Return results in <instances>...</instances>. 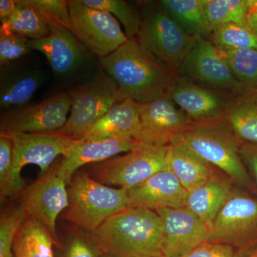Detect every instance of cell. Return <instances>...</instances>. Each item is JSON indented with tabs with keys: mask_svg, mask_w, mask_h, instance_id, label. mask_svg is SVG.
I'll use <instances>...</instances> for the list:
<instances>
[{
	"mask_svg": "<svg viewBox=\"0 0 257 257\" xmlns=\"http://www.w3.org/2000/svg\"><path fill=\"white\" fill-rule=\"evenodd\" d=\"M248 99H249L250 100L253 101V102L257 105V89H256V90H255L254 92L250 95L249 98H248Z\"/></svg>",
	"mask_w": 257,
	"mask_h": 257,
	"instance_id": "obj_41",
	"label": "cell"
},
{
	"mask_svg": "<svg viewBox=\"0 0 257 257\" xmlns=\"http://www.w3.org/2000/svg\"><path fill=\"white\" fill-rule=\"evenodd\" d=\"M43 82L37 72L15 74L1 82L0 107L14 109L28 103Z\"/></svg>",
	"mask_w": 257,
	"mask_h": 257,
	"instance_id": "obj_25",
	"label": "cell"
},
{
	"mask_svg": "<svg viewBox=\"0 0 257 257\" xmlns=\"http://www.w3.org/2000/svg\"><path fill=\"white\" fill-rule=\"evenodd\" d=\"M68 2L71 32L99 59L110 55L128 41L113 15L88 7L82 0Z\"/></svg>",
	"mask_w": 257,
	"mask_h": 257,
	"instance_id": "obj_10",
	"label": "cell"
},
{
	"mask_svg": "<svg viewBox=\"0 0 257 257\" xmlns=\"http://www.w3.org/2000/svg\"><path fill=\"white\" fill-rule=\"evenodd\" d=\"M1 27L30 40L45 38L50 33L46 20L29 0H18L14 15Z\"/></svg>",
	"mask_w": 257,
	"mask_h": 257,
	"instance_id": "obj_26",
	"label": "cell"
},
{
	"mask_svg": "<svg viewBox=\"0 0 257 257\" xmlns=\"http://www.w3.org/2000/svg\"><path fill=\"white\" fill-rule=\"evenodd\" d=\"M21 206L8 209L0 219V257H14L13 246L20 226L28 217Z\"/></svg>",
	"mask_w": 257,
	"mask_h": 257,
	"instance_id": "obj_33",
	"label": "cell"
},
{
	"mask_svg": "<svg viewBox=\"0 0 257 257\" xmlns=\"http://www.w3.org/2000/svg\"><path fill=\"white\" fill-rule=\"evenodd\" d=\"M140 141L158 146H168L194 124L168 96L140 102Z\"/></svg>",
	"mask_w": 257,
	"mask_h": 257,
	"instance_id": "obj_13",
	"label": "cell"
},
{
	"mask_svg": "<svg viewBox=\"0 0 257 257\" xmlns=\"http://www.w3.org/2000/svg\"><path fill=\"white\" fill-rule=\"evenodd\" d=\"M46 20L49 26L71 29L69 2L65 0H29Z\"/></svg>",
	"mask_w": 257,
	"mask_h": 257,
	"instance_id": "obj_34",
	"label": "cell"
},
{
	"mask_svg": "<svg viewBox=\"0 0 257 257\" xmlns=\"http://www.w3.org/2000/svg\"><path fill=\"white\" fill-rule=\"evenodd\" d=\"M49 28L48 36L30 40L29 47L43 54L55 73H69L82 61L86 47L68 29L55 26Z\"/></svg>",
	"mask_w": 257,
	"mask_h": 257,
	"instance_id": "obj_19",
	"label": "cell"
},
{
	"mask_svg": "<svg viewBox=\"0 0 257 257\" xmlns=\"http://www.w3.org/2000/svg\"><path fill=\"white\" fill-rule=\"evenodd\" d=\"M179 71L186 75L215 87L238 92L243 88L220 50L205 37H196L195 43Z\"/></svg>",
	"mask_w": 257,
	"mask_h": 257,
	"instance_id": "obj_15",
	"label": "cell"
},
{
	"mask_svg": "<svg viewBox=\"0 0 257 257\" xmlns=\"http://www.w3.org/2000/svg\"><path fill=\"white\" fill-rule=\"evenodd\" d=\"M234 188L231 179L217 173L188 192L186 207L210 227Z\"/></svg>",
	"mask_w": 257,
	"mask_h": 257,
	"instance_id": "obj_21",
	"label": "cell"
},
{
	"mask_svg": "<svg viewBox=\"0 0 257 257\" xmlns=\"http://www.w3.org/2000/svg\"><path fill=\"white\" fill-rule=\"evenodd\" d=\"M155 211L162 221L165 256L183 257L209 240L210 227L187 207L160 208Z\"/></svg>",
	"mask_w": 257,
	"mask_h": 257,
	"instance_id": "obj_14",
	"label": "cell"
},
{
	"mask_svg": "<svg viewBox=\"0 0 257 257\" xmlns=\"http://www.w3.org/2000/svg\"><path fill=\"white\" fill-rule=\"evenodd\" d=\"M27 37L0 27V63L2 67L30 53Z\"/></svg>",
	"mask_w": 257,
	"mask_h": 257,
	"instance_id": "obj_35",
	"label": "cell"
},
{
	"mask_svg": "<svg viewBox=\"0 0 257 257\" xmlns=\"http://www.w3.org/2000/svg\"><path fill=\"white\" fill-rule=\"evenodd\" d=\"M67 184L59 175V162L53 164L43 175L20 193V204L29 216L41 221L55 241L60 245L57 236V219L69 204Z\"/></svg>",
	"mask_w": 257,
	"mask_h": 257,
	"instance_id": "obj_11",
	"label": "cell"
},
{
	"mask_svg": "<svg viewBox=\"0 0 257 257\" xmlns=\"http://www.w3.org/2000/svg\"><path fill=\"white\" fill-rule=\"evenodd\" d=\"M155 257H171V256H165V255L162 254V255H160V256H155Z\"/></svg>",
	"mask_w": 257,
	"mask_h": 257,
	"instance_id": "obj_44",
	"label": "cell"
},
{
	"mask_svg": "<svg viewBox=\"0 0 257 257\" xmlns=\"http://www.w3.org/2000/svg\"><path fill=\"white\" fill-rule=\"evenodd\" d=\"M226 121L239 140L257 145V105L253 101L246 98L232 103Z\"/></svg>",
	"mask_w": 257,
	"mask_h": 257,
	"instance_id": "obj_28",
	"label": "cell"
},
{
	"mask_svg": "<svg viewBox=\"0 0 257 257\" xmlns=\"http://www.w3.org/2000/svg\"><path fill=\"white\" fill-rule=\"evenodd\" d=\"M67 189L69 204L63 217L90 232L95 233L110 216L130 207L127 189L107 187L86 170L77 171Z\"/></svg>",
	"mask_w": 257,
	"mask_h": 257,
	"instance_id": "obj_4",
	"label": "cell"
},
{
	"mask_svg": "<svg viewBox=\"0 0 257 257\" xmlns=\"http://www.w3.org/2000/svg\"><path fill=\"white\" fill-rule=\"evenodd\" d=\"M219 50L233 74L243 86L257 83V49Z\"/></svg>",
	"mask_w": 257,
	"mask_h": 257,
	"instance_id": "obj_32",
	"label": "cell"
},
{
	"mask_svg": "<svg viewBox=\"0 0 257 257\" xmlns=\"http://www.w3.org/2000/svg\"><path fill=\"white\" fill-rule=\"evenodd\" d=\"M18 5V0H1L0 1V22L5 25L14 15Z\"/></svg>",
	"mask_w": 257,
	"mask_h": 257,
	"instance_id": "obj_39",
	"label": "cell"
},
{
	"mask_svg": "<svg viewBox=\"0 0 257 257\" xmlns=\"http://www.w3.org/2000/svg\"><path fill=\"white\" fill-rule=\"evenodd\" d=\"M141 29L137 40L176 73L192 50L195 37L154 2L142 3Z\"/></svg>",
	"mask_w": 257,
	"mask_h": 257,
	"instance_id": "obj_5",
	"label": "cell"
},
{
	"mask_svg": "<svg viewBox=\"0 0 257 257\" xmlns=\"http://www.w3.org/2000/svg\"><path fill=\"white\" fill-rule=\"evenodd\" d=\"M246 257H257V251H254V252L251 253V254L248 255V256Z\"/></svg>",
	"mask_w": 257,
	"mask_h": 257,
	"instance_id": "obj_42",
	"label": "cell"
},
{
	"mask_svg": "<svg viewBox=\"0 0 257 257\" xmlns=\"http://www.w3.org/2000/svg\"><path fill=\"white\" fill-rule=\"evenodd\" d=\"M84 5L94 9L106 12L117 18L124 26L128 40H137L141 29L142 15L123 0H82Z\"/></svg>",
	"mask_w": 257,
	"mask_h": 257,
	"instance_id": "obj_30",
	"label": "cell"
},
{
	"mask_svg": "<svg viewBox=\"0 0 257 257\" xmlns=\"http://www.w3.org/2000/svg\"><path fill=\"white\" fill-rule=\"evenodd\" d=\"M55 241L46 226L28 216L15 236L14 257H55Z\"/></svg>",
	"mask_w": 257,
	"mask_h": 257,
	"instance_id": "obj_23",
	"label": "cell"
},
{
	"mask_svg": "<svg viewBox=\"0 0 257 257\" xmlns=\"http://www.w3.org/2000/svg\"><path fill=\"white\" fill-rule=\"evenodd\" d=\"M208 241L230 245L238 253L257 243V199L234 187L210 226Z\"/></svg>",
	"mask_w": 257,
	"mask_h": 257,
	"instance_id": "obj_8",
	"label": "cell"
},
{
	"mask_svg": "<svg viewBox=\"0 0 257 257\" xmlns=\"http://www.w3.org/2000/svg\"><path fill=\"white\" fill-rule=\"evenodd\" d=\"M211 42L219 50L257 49V37L244 25L230 23L211 30Z\"/></svg>",
	"mask_w": 257,
	"mask_h": 257,
	"instance_id": "obj_31",
	"label": "cell"
},
{
	"mask_svg": "<svg viewBox=\"0 0 257 257\" xmlns=\"http://www.w3.org/2000/svg\"><path fill=\"white\" fill-rule=\"evenodd\" d=\"M13 144V163L8 197L19 195L25 187L21 176L25 166L35 165L43 175L58 156L65 155L74 140L55 132L50 133H3Z\"/></svg>",
	"mask_w": 257,
	"mask_h": 257,
	"instance_id": "obj_7",
	"label": "cell"
},
{
	"mask_svg": "<svg viewBox=\"0 0 257 257\" xmlns=\"http://www.w3.org/2000/svg\"><path fill=\"white\" fill-rule=\"evenodd\" d=\"M240 155L243 164L251 172L257 185V145L241 141Z\"/></svg>",
	"mask_w": 257,
	"mask_h": 257,
	"instance_id": "obj_38",
	"label": "cell"
},
{
	"mask_svg": "<svg viewBox=\"0 0 257 257\" xmlns=\"http://www.w3.org/2000/svg\"><path fill=\"white\" fill-rule=\"evenodd\" d=\"M161 8L194 37H209L202 0H162Z\"/></svg>",
	"mask_w": 257,
	"mask_h": 257,
	"instance_id": "obj_24",
	"label": "cell"
},
{
	"mask_svg": "<svg viewBox=\"0 0 257 257\" xmlns=\"http://www.w3.org/2000/svg\"><path fill=\"white\" fill-rule=\"evenodd\" d=\"M167 169L188 192L207 182L219 171L177 143L167 146Z\"/></svg>",
	"mask_w": 257,
	"mask_h": 257,
	"instance_id": "obj_22",
	"label": "cell"
},
{
	"mask_svg": "<svg viewBox=\"0 0 257 257\" xmlns=\"http://www.w3.org/2000/svg\"><path fill=\"white\" fill-rule=\"evenodd\" d=\"M130 207L155 211L160 208H184L188 192L168 169L160 171L128 190Z\"/></svg>",
	"mask_w": 257,
	"mask_h": 257,
	"instance_id": "obj_18",
	"label": "cell"
},
{
	"mask_svg": "<svg viewBox=\"0 0 257 257\" xmlns=\"http://www.w3.org/2000/svg\"><path fill=\"white\" fill-rule=\"evenodd\" d=\"M55 248V257H101L104 253L94 233L78 226L68 231Z\"/></svg>",
	"mask_w": 257,
	"mask_h": 257,
	"instance_id": "obj_29",
	"label": "cell"
},
{
	"mask_svg": "<svg viewBox=\"0 0 257 257\" xmlns=\"http://www.w3.org/2000/svg\"><path fill=\"white\" fill-rule=\"evenodd\" d=\"M104 253L111 257L163 254L162 221L156 211L130 207L106 219L95 233Z\"/></svg>",
	"mask_w": 257,
	"mask_h": 257,
	"instance_id": "obj_2",
	"label": "cell"
},
{
	"mask_svg": "<svg viewBox=\"0 0 257 257\" xmlns=\"http://www.w3.org/2000/svg\"><path fill=\"white\" fill-rule=\"evenodd\" d=\"M101 67L117 86L121 99L138 102L168 96L176 77L137 40H128L110 55L99 59Z\"/></svg>",
	"mask_w": 257,
	"mask_h": 257,
	"instance_id": "obj_1",
	"label": "cell"
},
{
	"mask_svg": "<svg viewBox=\"0 0 257 257\" xmlns=\"http://www.w3.org/2000/svg\"><path fill=\"white\" fill-rule=\"evenodd\" d=\"M13 163V142L5 134L0 133V197L2 202L8 197Z\"/></svg>",
	"mask_w": 257,
	"mask_h": 257,
	"instance_id": "obj_36",
	"label": "cell"
},
{
	"mask_svg": "<svg viewBox=\"0 0 257 257\" xmlns=\"http://www.w3.org/2000/svg\"><path fill=\"white\" fill-rule=\"evenodd\" d=\"M141 143L127 136L102 140H74L59 162V175L67 185L81 167L109 160L123 152L126 153Z\"/></svg>",
	"mask_w": 257,
	"mask_h": 257,
	"instance_id": "obj_17",
	"label": "cell"
},
{
	"mask_svg": "<svg viewBox=\"0 0 257 257\" xmlns=\"http://www.w3.org/2000/svg\"><path fill=\"white\" fill-rule=\"evenodd\" d=\"M172 143L188 149L234 183L251 192H257L240 155L241 140L235 136L226 121L194 123L179 134Z\"/></svg>",
	"mask_w": 257,
	"mask_h": 257,
	"instance_id": "obj_3",
	"label": "cell"
},
{
	"mask_svg": "<svg viewBox=\"0 0 257 257\" xmlns=\"http://www.w3.org/2000/svg\"><path fill=\"white\" fill-rule=\"evenodd\" d=\"M244 25L257 37V0H251Z\"/></svg>",
	"mask_w": 257,
	"mask_h": 257,
	"instance_id": "obj_40",
	"label": "cell"
},
{
	"mask_svg": "<svg viewBox=\"0 0 257 257\" xmlns=\"http://www.w3.org/2000/svg\"><path fill=\"white\" fill-rule=\"evenodd\" d=\"M70 92V115L57 133L74 140L82 139L115 103L123 99L117 86L108 76H99Z\"/></svg>",
	"mask_w": 257,
	"mask_h": 257,
	"instance_id": "obj_9",
	"label": "cell"
},
{
	"mask_svg": "<svg viewBox=\"0 0 257 257\" xmlns=\"http://www.w3.org/2000/svg\"><path fill=\"white\" fill-rule=\"evenodd\" d=\"M101 257H111V256H109V255L106 254V253H104V254H103V256Z\"/></svg>",
	"mask_w": 257,
	"mask_h": 257,
	"instance_id": "obj_43",
	"label": "cell"
},
{
	"mask_svg": "<svg viewBox=\"0 0 257 257\" xmlns=\"http://www.w3.org/2000/svg\"><path fill=\"white\" fill-rule=\"evenodd\" d=\"M202 4L211 32L225 24L244 25L251 0H202Z\"/></svg>",
	"mask_w": 257,
	"mask_h": 257,
	"instance_id": "obj_27",
	"label": "cell"
},
{
	"mask_svg": "<svg viewBox=\"0 0 257 257\" xmlns=\"http://www.w3.org/2000/svg\"><path fill=\"white\" fill-rule=\"evenodd\" d=\"M183 257H239L234 248L222 243L205 242Z\"/></svg>",
	"mask_w": 257,
	"mask_h": 257,
	"instance_id": "obj_37",
	"label": "cell"
},
{
	"mask_svg": "<svg viewBox=\"0 0 257 257\" xmlns=\"http://www.w3.org/2000/svg\"><path fill=\"white\" fill-rule=\"evenodd\" d=\"M124 136L140 141V103L131 99L115 103L82 139L102 140Z\"/></svg>",
	"mask_w": 257,
	"mask_h": 257,
	"instance_id": "obj_20",
	"label": "cell"
},
{
	"mask_svg": "<svg viewBox=\"0 0 257 257\" xmlns=\"http://www.w3.org/2000/svg\"><path fill=\"white\" fill-rule=\"evenodd\" d=\"M167 146L141 143L122 156L92 164L88 174L103 184L132 189L167 169Z\"/></svg>",
	"mask_w": 257,
	"mask_h": 257,
	"instance_id": "obj_6",
	"label": "cell"
},
{
	"mask_svg": "<svg viewBox=\"0 0 257 257\" xmlns=\"http://www.w3.org/2000/svg\"><path fill=\"white\" fill-rule=\"evenodd\" d=\"M71 105V92H62L35 105L5 111L0 119V132L55 133L63 127L67 122Z\"/></svg>",
	"mask_w": 257,
	"mask_h": 257,
	"instance_id": "obj_12",
	"label": "cell"
},
{
	"mask_svg": "<svg viewBox=\"0 0 257 257\" xmlns=\"http://www.w3.org/2000/svg\"><path fill=\"white\" fill-rule=\"evenodd\" d=\"M168 96L194 123L226 121L232 104L220 94L177 76Z\"/></svg>",
	"mask_w": 257,
	"mask_h": 257,
	"instance_id": "obj_16",
	"label": "cell"
}]
</instances>
